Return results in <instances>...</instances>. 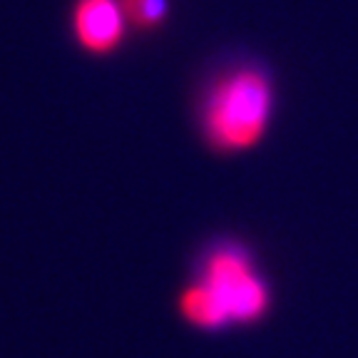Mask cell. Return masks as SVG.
Returning <instances> with one entry per match:
<instances>
[{
	"mask_svg": "<svg viewBox=\"0 0 358 358\" xmlns=\"http://www.w3.org/2000/svg\"><path fill=\"white\" fill-rule=\"evenodd\" d=\"M274 115V85L254 65L236 67L209 87L201 105V134L219 155L257 147Z\"/></svg>",
	"mask_w": 358,
	"mask_h": 358,
	"instance_id": "cell-1",
	"label": "cell"
},
{
	"mask_svg": "<svg viewBox=\"0 0 358 358\" xmlns=\"http://www.w3.org/2000/svg\"><path fill=\"white\" fill-rule=\"evenodd\" d=\"M201 281L217 291L229 321H259L271 303L268 286L257 274L249 254L236 244H222L209 254L201 268Z\"/></svg>",
	"mask_w": 358,
	"mask_h": 358,
	"instance_id": "cell-2",
	"label": "cell"
},
{
	"mask_svg": "<svg viewBox=\"0 0 358 358\" xmlns=\"http://www.w3.org/2000/svg\"><path fill=\"white\" fill-rule=\"evenodd\" d=\"M70 22L83 50L92 55H110L122 43L127 15L120 0H75Z\"/></svg>",
	"mask_w": 358,
	"mask_h": 358,
	"instance_id": "cell-3",
	"label": "cell"
},
{
	"mask_svg": "<svg viewBox=\"0 0 358 358\" xmlns=\"http://www.w3.org/2000/svg\"><path fill=\"white\" fill-rule=\"evenodd\" d=\"M179 313L185 316L187 324L196 326V329H222L229 324L227 308H224L222 299L217 296V291L204 281L189 284L182 294H179Z\"/></svg>",
	"mask_w": 358,
	"mask_h": 358,
	"instance_id": "cell-4",
	"label": "cell"
},
{
	"mask_svg": "<svg viewBox=\"0 0 358 358\" xmlns=\"http://www.w3.org/2000/svg\"><path fill=\"white\" fill-rule=\"evenodd\" d=\"M127 22L142 30L157 28L167 17V0H120Z\"/></svg>",
	"mask_w": 358,
	"mask_h": 358,
	"instance_id": "cell-5",
	"label": "cell"
}]
</instances>
